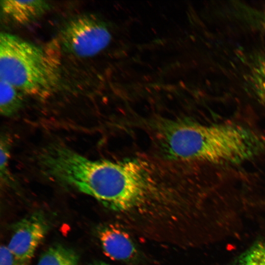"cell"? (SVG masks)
<instances>
[{
    "instance_id": "obj_1",
    "label": "cell",
    "mask_w": 265,
    "mask_h": 265,
    "mask_svg": "<svg viewBox=\"0 0 265 265\" xmlns=\"http://www.w3.org/2000/svg\"><path fill=\"white\" fill-rule=\"evenodd\" d=\"M40 161L54 181L92 196L117 214L134 207L149 187L146 170L137 161L92 160L59 145L44 151Z\"/></svg>"
},
{
    "instance_id": "obj_9",
    "label": "cell",
    "mask_w": 265,
    "mask_h": 265,
    "mask_svg": "<svg viewBox=\"0 0 265 265\" xmlns=\"http://www.w3.org/2000/svg\"><path fill=\"white\" fill-rule=\"evenodd\" d=\"M20 90L0 80V111L4 116L15 114L22 106L23 98Z\"/></svg>"
},
{
    "instance_id": "obj_3",
    "label": "cell",
    "mask_w": 265,
    "mask_h": 265,
    "mask_svg": "<svg viewBox=\"0 0 265 265\" xmlns=\"http://www.w3.org/2000/svg\"><path fill=\"white\" fill-rule=\"evenodd\" d=\"M56 43L46 49L18 36L0 34V80L21 92L46 98L58 80L59 57Z\"/></svg>"
},
{
    "instance_id": "obj_8",
    "label": "cell",
    "mask_w": 265,
    "mask_h": 265,
    "mask_svg": "<svg viewBox=\"0 0 265 265\" xmlns=\"http://www.w3.org/2000/svg\"><path fill=\"white\" fill-rule=\"evenodd\" d=\"M245 79L255 97L265 105V56L254 59L248 68Z\"/></svg>"
},
{
    "instance_id": "obj_10",
    "label": "cell",
    "mask_w": 265,
    "mask_h": 265,
    "mask_svg": "<svg viewBox=\"0 0 265 265\" xmlns=\"http://www.w3.org/2000/svg\"><path fill=\"white\" fill-rule=\"evenodd\" d=\"M77 254L72 250L57 245L48 249L40 256L37 265H78Z\"/></svg>"
},
{
    "instance_id": "obj_15",
    "label": "cell",
    "mask_w": 265,
    "mask_h": 265,
    "mask_svg": "<svg viewBox=\"0 0 265 265\" xmlns=\"http://www.w3.org/2000/svg\"><path fill=\"white\" fill-rule=\"evenodd\" d=\"M91 265H110L103 262H97L96 263L93 264Z\"/></svg>"
},
{
    "instance_id": "obj_14",
    "label": "cell",
    "mask_w": 265,
    "mask_h": 265,
    "mask_svg": "<svg viewBox=\"0 0 265 265\" xmlns=\"http://www.w3.org/2000/svg\"><path fill=\"white\" fill-rule=\"evenodd\" d=\"M16 260L7 246L1 245L0 250V265H15Z\"/></svg>"
},
{
    "instance_id": "obj_11",
    "label": "cell",
    "mask_w": 265,
    "mask_h": 265,
    "mask_svg": "<svg viewBox=\"0 0 265 265\" xmlns=\"http://www.w3.org/2000/svg\"><path fill=\"white\" fill-rule=\"evenodd\" d=\"M234 265H265V238L243 253Z\"/></svg>"
},
{
    "instance_id": "obj_2",
    "label": "cell",
    "mask_w": 265,
    "mask_h": 265,
    "mask_svg": "<svg viewBox=\"0 0 265 265\" xmlns=\"http://www.w3.org/2000/svg\"><path fill=\"white\" fill-rule=\"evenodd\" d=\"M165 144L177 159L214 163L238 164L265 149V138L240 125L176 124L164 133Z\"/></svg>"
},
{
    "instance_id": "obj_12",
    "label": "cell",
    "mask_w": 265,
    "mask_h": 265,
    "mask_svg": "<svg viewBox=\"0 0 265 265\" xmlns=\"http://www.w3.org/2000/svg\"><path fill=\"white\" fill-rule=\"evenodd\" d=\"M10 148V137L6 134H2L0 141V177L1 182L4 185H12L14 182L8 168Z\"/></svg>"
},
{
    "instance_id": "obj_13",
    "label": "cell",
    "mask_w": 265,
    "mask_h": 265,
    "mask_svg": "<svg viewBox=\"0 0 265 265\" xmlns=\"http://www.w3.org/2000/svg\"><path fill=\"white\" fill-rule=\"evenodd\" d=\"M239 16L247 24L265 31V11L243 6Z\"/></svg>"
},
{
    "instance_id": "obj_6",
    "label": "cell",
    "mask_w": 265,
    "mask_h": 265,
    "mask_svg": "<svg viewBox=\"0 0 265 265\" xmlns=\"http://www.w3.org/2000/svg\"><path fill=\"white\" fill-rule=\"evenodd\" d=\"M119 224L100 226L97 231L102 249L106 256L115 261H133L137 257V248L130 235Z\"/></svg>"
},
{
    "instance_id": "obj_5",
    "label": "cell",
    "mask_w": 265,
    "mask_h": 265,
    "mask_svg": "<svg viewBox=\"0 0 265 265\" xmlns=\"http://www.w3.org/2000/svg\"><path fill=\"white\" fill-rule=\"evenodd\" d=\"M47 230L46 220L37 213L24 218L15 225L7 247L21 265L32 258Z\"/></svg>"
},
{
    "instance_id": "obj_4",
    "label": "cell",
    "mask_w": 265,
    "mask_h": 265,
    "mask_svg": "<svg viewBox=\"0 0 265 265\" xmlns=\"http://www.w3.org/2000/svg\"><path fill=\"white\" fill-rule=\"evenodd\" d=\"M111 34L106 23L92 15H83L70 21L63 28L61 41L64 48L74 55L94 56L109 44Z\"/></svg>"
},
{
    "instance_id": "obj_7",
    "label": "cell",
    "mask_w": 265,
    "mask_h": 265,
    "mask_svg": "<svg viewBox=\"0 0 265 265\" xmlns=\"http://www.w3.org/2000/svg\"><path fill=\"white\" fill-rule=\"evenodd\" d=\"M0 5L4 16L20 24L33 21L50 8L47 1L41 0H1Z\"/></svg>"
}]
</instances>
